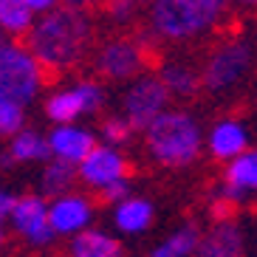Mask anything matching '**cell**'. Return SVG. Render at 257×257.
<instances>
[{
  "label": "cell",
  "instance_id": "6da1fadb",
  "mask_svg": "<svg viewBox=\"0 0 257 257\" xmlns=\"http://www.w3.org/2000/svg\"><path fill=\"white\" fill-rule=\"evenodd\" d=\"M26 40H29L26 48L40 62V68L60 74V71L79 65L85 60V54L91 51L93 23L88 12L57 6L34 20Z\"/></svg>",
  "mask_w": 257,
  "mask_h": 257
},
{
  "label": "cell",
  "instance_id": "7a4b0ae2",
  "mask_svg": "<svg viewBox=\"0 0 257 257\" xmlns=\"http://www.w3.org/2000/svg\"><path fill=\"white\" fill-rule=\"evenodd\" d=\"M144 144L153 161L170 170H181L198 161L204 150V133L192 113L167 107L159 119L144 127Z\"/></svg>",
  "mask_w": 257,
  "mask_h": 257
},
{
  "label": "cell",
  "instance_id": "3957f363",
  "mask_svg": "<svg viewBox=\"0 0 257 257\" xmlns=\"http://www.w3.org/2000/svg\"><path fill=\"white\" fill-rule=\"evenodd\" d=\"M223 17L215 15L204 0H150L147 9V29L156 40L167 43H187L204 37Z\"/></svg>",
  "mask_w": 257,
  "mask_h": 257
},
{
  "label": "cell",
  "instance_id": "277c9868",
  "mask_svg": "<svg viewBox=\"0 0 257 257\" xmlns=\"http://www.w3.org/2000/svg\"><path fill=\"white\" fill-rule=\"evenodd\" d=\"M43 74L46 71L40 68V62L26 46L17 43L0 46V102L26 107L31 99H37L43 88Z\"/></svg>",
  "mask_w": 257,
  "mask_h": 257
},
{
  "label": "cell",
  "instance_id": "5b68a950",
  "mask_svg": "<svg viewBox=\"0 0 257 257\" xmlns=\"http://www.w3.org/2000/svg\"><path fill=\"white\" fill-rule=\"evenodd\" d=\"M254 48L246 40H223L218 48H212L201 68V88L209 93H223L240 82L251 71Z\"/></svg>",
  "mask_w": 257,
  "mask_h": 257
},
{
  "label": "cell",
  "instance_id": "8992f818",
  "mask_svg": "<svg viewBox=\"0 0 257 257\" xmlns=\"http://www.w3.org/2000/svg\"><path fill=\"white\" fill-rule=\"evenodd\" d=\"M93 68L110 82L139 79L147 68V51L133 37H113L102 43L93 54Z\"/></svg>",
  "mask_w": 257,
  "mask_h": 257
},
{
  "label": "cell",
  "instance_id": "52a82bcc",
  "mask_svg": "<svg viewBox=\"0 0 257 257\" xmlns=\"http://www.w3.org/2000/svg\"><path fill=\"white\" fill-rule=\"evenodd\" d=\"M167 102H170V93L161 85L159 74H142L130 82V88L121 96V110H124L121 116L130 121L133 130H144L167 110Z\"/></svg>",
  "mask_w": 257,
  "mask_h": 257
},
{
  "label": "cell",
  "instance_id": "ba28073f",
  "mask_svg": "<svg viewBox=\"0 0 257 257\" xmlns=\"http://www.w3.org/2000/svg\"><path fill=\"white\" fill-rule=\"evenodd\" d=\"M105 105V91L99 88L93 79H82V82L62 88V91L51 93L46 102V116L54 124H74L79 116L96 113Z\"/></svg>",
  "mask_w": 257,
  "mask_h": 257
},
{
  "label": "cell",
  "instance_id": "9c48e42d",
  "mask_svg": "<svg viewBox=\"0 0 257 257\" xmlns=\"http://www.w3.org/2000/svg\"><path fill=\"white\" fill-rule=\"evenodd\" d=\"M93 201L91 198L79 195V192H68V195L54 198L48 204V226H51L54 237L57 234H65V237H74V234L91 229L93 220Z\"/></svg>",
  "mask_w": 257,
  "mask_h": 257
},
{
  "label": "cell",
  "instance_id": "30bf717a",
  "mask_svg": "<svg viewBox=\"0 0 257 257\" xmlns=\"http://www.w3.org/2000/svg\"><path fill=\"white\" fill-rule=\"evenodd\" d=\"M9 220H12L15 232L23 234V240L31 243V246H48L54 240V232L48 226V204L43 195L17 198Z\"/></svg>",
  "mask_w": 257,
  "mask_h": 257
},
{
  "label": "cell",
  "instance_id": "8fae6325",
  "mask_svg": "<svg viewBox=\"0 0 257 257\" xmlns=\"http://www.w3.org/2000/svg\"><path fill=\"white\" fill-rule=\"evenodd\" d=\"M127 159L121 156L113 147H105V144H96L91 150V156L76 167V178L82 184H88L91 189H102L113 181L127 178Z\"/></svg>",
  "mask_w": 257,
  "mask_h": 257
},
{
  "label": "cell",
  "instance_id": "7c38bea8",
  "mask_svg": "<svg viewBox=\"0 0 257 257\" xmlns=\"http://www.w3.org/2000/svg\"><path fill=\"white\" fill-rule=\"evenodd\" d=\"M46 142H48V150H51V159L79 167L96 147V133L79 127V124H54Z\"/></svg>",
  "mask_w": 257,
  "mask_h": 257
},
{
  "label": "cell",
  "instance_id": "4fadbf2b",
  "mask_svg": "<svg viewBox=\"0 0 257 257\" xmlns=\"http://www.w3.org/2000/svg\"><path fill=\"white\" fill-rule=\"evenodd\" d=\"M206 150L212 153V159L229 164L232 159H237L240 153L249 150V130L240 119L226 116V119H218L209 127V136H206Z\"/></svg>",
  "mask_w": 257,
  "mask_h": 257
},
{
  "label": "cell",
  "instance_id": "5bb4252c",
  "mask_svg": "<svg viewBox=\"0 0 257 257\" xmlns=\"http://www.w3.org/2000/svg\"><path fill=\"white\" fill-rule=\"evenodd\" d=\"M195 257H243V232L234 220L215 223L206 234H201Z\"/></svg>",
  "mask_w": 257,
  "mask_h": 257
},
{
  "label": "cell",
  "instance_id": "9a60e30c",
  "mask_svg": "<svg viewBox=\"0 0 257 257\" xmlns=\"http://www.w3.org/2000/svg\"><path fill=\"white\" fill-rule=\"evenodd\" d=\"M68 257H121V243L102 229H85L71 237Z\"/></svg>",
  "mask_w": 257,
  "mask_h": 257
},
{
  "label": "cell",
  "instance_id": "2e32d148",
  "mask_svg": "<svg viewBox=\"0 0 257 257\" xmlns=\"http://www.w3.org/2000/svg\"><path fill=\"white\" fill-rule=\"evenodd\" d=\"M153 215H156L153 204L147 198H139V195H130L127 201H121L119 206H113V223L124 234H139L144 229H150Z\"/></svg>",
  "mask_w": 257,
  "mask_h": 257
},
{
  "label": "cell",
  "instance_id": "e0dca14e",
  "mask_svg": "<svg viewBox=\"0 0 257 257\" xmlns=\"http://www.w3.org/2000/svg\"><path fill=\"white\" fill-rule=\"evenodd\" d=\"M159 79H161V85L167 88L170 96L189 99L201 91V74H198L195 68L184 65V62H167L164 68L159 71Z\"/></svg>",
  "mask_w": 257,
  "mask_h": 257
},
{
  "label": "cell",
  "instance_id": "ac0fdd59",
  "mask_svg": "<svg viewBox=\"0 0 257 257\" xmlns=\"http://www.w3.org/2000/svg\"><path fill=\"white\" fill-rule=\"evenodd\" d=\"M9 156L15 164H23V161H48L51 159V150H48L46 136H40L37 130H20L12 142H9Z\"/></svg>",
  "mask_w": 257,
  "mask_h": 257
},
{
  "label": "cell",
  "instance_id": "d6986e66",
  "mask_svg": "<svg viewBox=\"0 0 257 257\" xmlns=\"http://www.w3.org/2000/svg\"><path fill=\"white\" fill-rule=\"evenodd\" d=\"M198 243H201V229L195 223H184L167 240H161L150 257H192L198 251Z\"/></svg>",
  "mask_w": 257,
  "mask_h": 257
},
{
  "label": "cell",
  "instance_id": "ffe728a7",
  "mask_svg": "<svg viewBox=\"0 0 257 257\" xmlns=\"http://www.w3.org/2000/svg\"><path fill=\"white\" fill-rule=\"evenodd\" d=\"M223 181L237 187V189H243L246 195L257 192V147H249V150L240 153L237 159L229 161Z\"/></svg>",
  "mask_w": 257,
  "mask_h": 257
},
{
  "label": "cell",
  "instance_id": "44dd1931",
  "mask_svg": "<svg viewBox=\"0 0 257 257\" xmlns=\"http://www.w3.org/2000/svg\"><path fill=\"white\" fill-rule=\"evenodd\" d=\"M74 184H76V167L62 164L57 159L46 161V170L40 175V187H43V195L46 198L68 195V192H74Z\"/></svg>",
  "mask_w": 257,
  "mask_h": 257
},
{
  "label": "cell",
  "instance_id": "7402d4cb",
  "mask_svg": "<svg viewBox=\"0 0 257 257\" xmlns=\"http://www.w3.org/2000/svg\"><path fill=\"white\" fill-rule=\"evenodd\" d=\"M37 17L23 0H0V31L6 37H26Z\"/></svg>",
  "mask_w": 257,
  "mask_h": 257
},
{
  "label": "cell",
  "instance_id": "603a6c76",
  "mask_svg": "<svg viewBox=\"0 0 257 257\" xmlns=\"http://www.w3.org/2000/svg\"><path fill=\"white\" fill-rule=\"evenodd\" d=\"M133 133H136V130L130 127V121L124 119V116H107V119L102 121V127H99L102 144H105V147H113V150H119L121 144H127L130 139H133Z\"/></svg>",
  "mask_w": 257,
  "mask_h": 257
},
{
  "label": "cell",
  "instance_id": "cb8c5ba5",
  "mask_svg": "<svg viewBox=\"0 0 257 257\" xmlns=\"http://www.w3.org/2000/svg\"><path fill=\"white\" fill-rule=\"evenodd\" d=\"M26 121V107L12 105V102H0V136L15 139L23 130Z\"/></svg>",
  "mask_w": 257,
  "mask_h": 257
},
{
  "label": "cell",
  "instance_id": "d4e9b609",
  "mask_svg": "<svg viewBox=\"0 0 257 257\" xmlns=\"http://www.w3.org/2000/svg\"><path fill=\"white\" fill-rule=\"evenodd\" d=\"M102 12L107 15V20L119 26L136 20V3H130V0H102Z\"/></svg>",
  "mask_w": 257,
  "mask_h": 257
},
{
  "label": "cell",
  "instance_id": "484cf974",
  "mask_svg": "<svg viewBox=\"0 0 257 257\" xmlns=\"http://www.w3.org/2000/svg\"><path fill=\"white\" fill-rule=\"evenodd\" d=\"M130 181L127 178H121V181H113V184H107V187L99 189V201L102 204H110V206H119L121 201H127L133 192H130Z\"/></svg>",
  "mask_w": 257,
  "mask_h": 257
},
{
  "label": "cell",
  "instance_id": "4316f807",
  "mask_svg": "<svg viewBox=\"0 0 257 257\" xmlns=\"http://www.w3.org/2000/svg\"><path fill=\"white\" fill-rule=\"evenodd\" d=\"M212 201H223V204H229V206H234V209H237L243 201H249V195H246L243 189L232 187V184L220 181L218 187H215V192H212Z\"/></svg>",
  "mask_w": 257,
  "mask_h": 257
},
{
  "label": "cell",
  "instance_id": "83f0119b",
  "mask_svg": "<svg viewBox=\"0 0 257 257\" xmlns=\"http://www.w3.org/2000/svg\"><path fill=\"white\" fill-rule=\"evenodd\" d=\"M15 204H17V195H12L9 189H0V226H3V220L12 218Z\"/></svg>",
  "mask_w": 257,
  "mask_h": 257
},
{
  "label": "cell",
  "instance_id": "f1b7e54d",
  "mask_svg": "<svg viewBox=\"0 0 257 257\" xmlns=\"http://www.w3.org/2000/svg\"><path fill=\"white\" fill-rule=\"evenodd\" d=\"M23 3L31 9V15L37 17V15H46V12H51V9H57L60 0H23Z\"/></svg>",
  "mask_w": 257,
  "mask_h": 257
},
{
  "label": "cell",
  "instance_id": "f546056e",
  "mask_svg": "<svg viewBox=\"0 0 257 257\" xmlns=\"http://www.w3.org/2000/svg\"><path fill=\"white\" fill-rule=\"evenodd\" d=\"M65 9H76V12H85L88 6H96V3H102V0H60Z\"/></svg>",
  "mask_w": 257,
  "mask_h": 257
},
{
  "label": "cell",
  "instance_id": "4dcf8cb0",
  "mask_svg": "<svg viewBox=\"0 0 257 257\" xmlns=\"http://www.w3.org/2000/svg\"><path fill=\"white\" fill-rule=\"evenodd\" d=\"M204 3L215 12V15H220V17L226 15V9H229V0H204Z\"/></svg>",
  "mask_w": 257,
  "mask_h": 257
},
{
  "label": "cell",
  "instance_id": "1f68e13d",
  "mask_svg": "<svg viewBox=\"0 0 257 257\" xmlns=\"http://www.w3.org/2000/svg\"><path fill=\"white\" fill-rule=\"evenodd\" d=\"M232 6H240V9H249V12H257V0H229Z\"/></svg>",
  "mask_w": 257,
  "mask_h": 257
},
{
  "label": "cell",
  "instance_id": "d6a6232c",
  "mask_svg": "<svg viewBox=\"0 0 257 257\" xmlns=\"http://www.w3.org/2000/svg\"><path fill=\"white\" fill-rule=\"evenodd\" d=\"M0 167H3V170H12V167H15V161H12V156H9V153H3V156H0Z\"/></svg>",
  "mask_w": 257,
  "mask_h": 257
},
{
  "label": "cell",
  "instance_id": "836d02e7",
  "mask_svg": "<svg viewBox=\"0 0 257 257\" xmlns=\"http://www.w3.org/2000/svg\"><path fill=\"white\" fill-rule=\"evenodd\" d=\"M3 43H9V40H6V34H3V31H0V46H3Z\"/></svg>",
  "mask_w": 257,
  "mask_h": 257
},
{
  "label": "cell",
  "instance_id": "e575fe53",
  "mask_svg": "<svg viewBox=\"0 0 257 257\" xmlns=\"http://www.w3.org/2000/svg\"><path fill=\"white\" fill-rule=\"evenodd\" d=\"M3 237H6V234H3V226H0V246H3Z\"/></svg>",
  "mask_w": 257,
  "mask_h": 257
},
{
  "label": "cell",
  "instance_id": "d590c367",
  "mask_svg": "<svg viewBox=\"0 0 257 257\" xmlns=\"http://www.w3.org/2000/svg\"><path fill=\"white\" fill-rule=\"evenodd\" d=\"M130 3H136V6H139V3H150V0H130Z\"/></svg>",
  "mask_w": 257,
  "mask_h": 257
}]
</instances>
